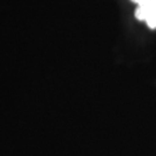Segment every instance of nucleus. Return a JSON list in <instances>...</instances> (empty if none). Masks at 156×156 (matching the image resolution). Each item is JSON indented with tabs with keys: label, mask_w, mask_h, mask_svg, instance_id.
<instances>
[{
	"label": "nucleus",
	"mask_w": 156,
	"mask_h": 156,
	"mask_svg": "<svg viewBox=\"0 0 156 156\" xmlns=\"http://www.w3.org/2000/svg\"><path fill=\"white\" fill-rule=\"evenodd\" d=\"M135 17L140 21H145L151 29H156V0H148L136 5Z\"/></svg>",
	"instance_id": "f257e3e1"
},
{
	"label": "nucleus",
	"mask_w": 156,
	"mask_h": 156,
	"mask_svg": "<svg viewBox=\"0 0 156 156\" xmlns=\"http://www.w3.org/2000/svg\"><path fill=\"white\" fill-rule=\"evenodd\" d=\"M131 1H133V2H135L136 5H140V4H144V2H146V1H148V0H131Z\"/></svg>",
	"instance_id": "f03ea898"
}]
</instances>
